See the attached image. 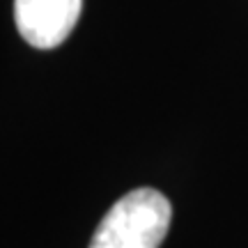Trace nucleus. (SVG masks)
<instances>
[{
	"label": "nucleus",
	"instance_id": "f257e3e1",
	"mask_svg": "<svg viewBox=\"0 0 248 248\" xmlns=\"http://www.w3.org/2000/svg\"><path fill=\"white\" fill-rule=\"evenodd\" d=\"M172 207L156 188H136L101 218L90 248H159L168 234Z\"/></svg>",
	"mask_w": 248,
	"mask_h": 248
},
{
	"label": "nucleus",
	"instance_id": "f03ea898",
	"mask_svg": "<svg viewBox=\"0 0 248 248\" xmlns=\"http://www.w3.org/2000/svg\"><path fill=\"white\" fill-rule=\"evenodd\" d=\"M80 5L83 0H14L18 35L35 48H55L78 23Z\"/></svg>",
	"mask_w": 248,
	"mask_h": 248
}]
</instances>
